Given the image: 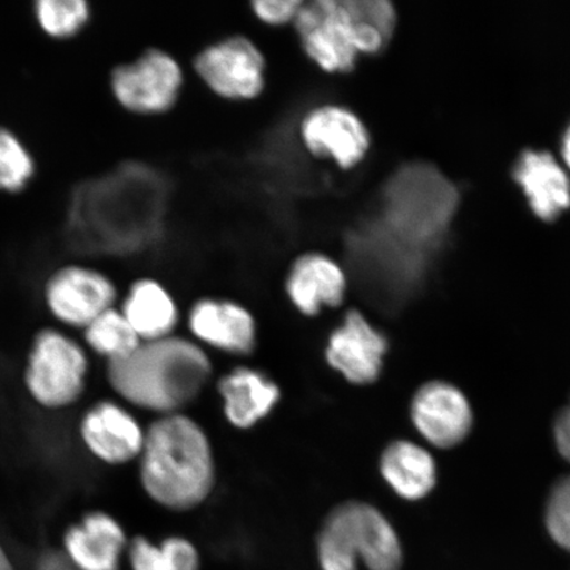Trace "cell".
I'll return each instance as SVG.
<instances>
[{
	"instance_id": "obj_30",
	"label": "cell",
	"mask_w": 570,
	"mask_h": 570,
	"mask_svg": "<svg viewBox=\"0 0 570 570\" xmlns=\"http://www.w3.org/2000/svg\"><path fill=\"white\" fill-rule=\"evenodd\" d=\"M0 570H13L9 556L6 554L2 546H0Z\"/></svg>"
},
{
	"instance_id": "obj_9",
	"label": "cell",
	"mask_w": 570,
	"mask_h": 570,
	"mask_svg": "<svg viewBox=\"0 0 570 570\" xmlns=\"http://www.w3.org/2000/svg\"><path fill=\"white\" fill-rule=\"evenodd\" d=\"M295 138L308 158L341 170L360 167L372 147L368 128L358 114L337 102L305 109L296 120Z\"/></svg>"
},
{
	"instance_id": "obj_21",
	"label": "cell",
	"mask_w": 570,
	"mask_h": 570,
	"mask_svg": "<svg viewBox=\"0 0 570 570\" xmlns=\"http://www.w3.org/2000/svg\"><path fill=\"white\" fill-rule=\"evenodd\" d=\"M141 344L118 305L106 311L82 331V345L105 363L126 358Z\"/></svg>"
},
{
	"instance_id": "obj_11",
	"label": "cell",
	"mask_w": 570,
	"mask_h": 570,
	"mask_svg": "<svg viewBox=\"0 0 570 570\" xmlns=\"http://www.w3.org/2000/svg\"><path fill=\"white\" fill-rule=\"evenodd\" d=\"M77 432L85 451L112 468L137 463L146 440V426L118 399L90 404L78 420Z\"/></svg>"
},
{
	"instance_id": "obj_28",
	"label": "cell",
	"mask_w": 570,
	"mask_h": 570,
	"mask_svg": "<svg viewBox=\"0 0 570 570\" xmlns=\"http://www.w3.org/2000/svg\"><path fill=\"white\" fill-rule=\"evenodd\" d=\"M553 436L560 454L570 463V403L556 417Z\"/></svg>"
},
{
	"instance_id": "obj_4",
	"label": "cell",
	"mask_w": 570,
	"mask_h": 570,
	"mask_svg": "<svg viewBox=\"0 0 570 570\" xmlns=\"http://www.w3.org/2000/svg\"><path fill=\"white\" fill-rule=\"evenodd\" d=\"M321 570H401L403 550L394 527L374 505L347 501L334 508L317 534Z\"/></svg>"
},
{
	"instance_id": "obj_8",
	"label": "cell",
	"mask_w": 570,
	"mask_h": 570,
	"mask_svg": "<svg viewBox=\"0 0 570 570\" xmlns=\"http://www.w3.org/2000/svg\"><path fill=\"white\" fill-rule=\"evenodd\" d=\"M305 59L325 75H348L358 66L360 36L352 0H305L292 27Z\"/></svg>"
},
{
	"instance_id": "obj_3",
	"label": "cell",
	"mask_w": 570,
	"mask_h": 570,
	"mask_svg": "<svg viewBox=\"0 0 570 570\" xmlns=\"http://www.w3.org/2000/svg\"><path fill=\"white\" fill-rule=\"evenodd\" d=\"M459 198L453 185L436 169L413 164L391 177L384 191L386 219L392 240L397 242L392 253L412 255L416 248L431 247L444 234ZM419 255V254H416Z\"/></svg>"
},
{
	"instance_id": "obj_12",
	"label": "cell",
	"mask_w": 570,
	"mask_h": 570,
	"mask_svg": "<svg viewBox=\"0 0 570 570\" xmlns=\"http://www.w3.org/2000/svg\"><path fill=\"white\" fill-rule=\"evenodd\" d=\"M187 326L191 340L206 352L245 358L258 346V324L246 305L227 297H199L190 305Z\"/></svg>"
},
{
	"instance_id": "obj_25",
	"label": "cell",
	"mask_w": 570,
	"mask_h": 570,
	"mask_svg": "<svg viewBox=\"0 0 570 570\" xmlns=\"http://www.w3.org/2000/svg\"><path fill=\"white\" fill-rule=\"evenodd\" d=\"M304 3L305 0H254L248 7L259 24L281 30L294 27Z\"/></svg>"
},
{
	"instance_id": "obj_17",
	"label": "cell",
	"mask_w": 570,
	"mask_h": 570,
	"mask_svg": "<svg viewBox=\"0 0 570 570\" xmlns=\"http://www.w3.org/2000/svg\"><path fill=\"white\" fill-rule=\"evenodd\" d=\"M62 541L67 558L78 570H119L130 540L116 517L91 510L69 527Z\"/></svg>"
},
{
	"instance_id": "obj_18",
	"label": "cell",
	"mask_w": 570,
	"mask_h": 570,
	"mask_svg": "<svg viewBox=\"0 0 570 570\" xmlns=\"http://www.w3.org/2000/svg\"><path fill=\"white\" fill-rule=\"evenodd\" d=\"M118 308L141 342L175 336L180 324V306L166 284L153 276L135 279Z\"/></svg>"
},
{
	"instance_id": "obj_22",
	"label": "cell",
	"mask_w": 570,
	"mask_h": 570,
	"mask_svg": "<svg viewBox=\"0 0 570 570\" xmlns=\"http://www.w3.org/2000/svg\"><path fill=\"white\" fill-rule=\"evenodd\" d=\"M35 18L49 36L69 39L88 26L91 7L85 0H39L35 3Z\"/></svg>"
},
{
	"instance_id": "obj_23",
	"label": "cell",
	"mask_w": 570,
	"mask_h": 570,
	"mask_svg": "<svg viewBox=\"0 0 570 570\" xmlns=\"http://www.w3.org/2000/svg\"><path fill=\"white\" fill-rule=\"evenodd\" d=\"M33 174L35 160L24 142L9 128L0 127V190H21Z\"/></svg>"
},
{
	"instance_id": "obj_20",
	"label": "cell",
	"mask_w": 570,
	"mask_h": 570,
	"mask_svg": "<svg viewBox=\"0 0 570 570\" xmlns=\"http://www.w3.org/2000/svg\"><path fill=\"white\" fill-rule=\"evenodd\" d=\"M381 472L390 487L410 501L430 494L436 483L432 455L410 441H396L384 449Z\"/></svg>"
},
{
	"instance_id": "obj_13",
	"label": "cell",
	"mask_w": 570,
	"mask_h": 570,
	"mask_svg": "<svg viewBox=\"0 0 570 570\" xmlns=\"http://www.w3.org/2000/svg\"><path fill=\"white\" fill-rule=\"evenodd\" d=\"M284 294L292 308L305 318L344 304L348 279L337 259L320 249H305L285 269Z\"/></svg>"
},
{
	"instance_id": "obj_19",
	"label": "cell",
	"mask_w": 570,
	"mask_h": 570,
	"mask_svg": "<svg viewBox=\"0 0 570 570\" xmlns=\"http://www.w3.org/2000/svg\"><path fill=\"white\" fill-rule=\"evenodd\" d=\"M514 180L544 223H553L570 208V178L552 154L527 149L519 156Z\"/></svg>"
},
{
	"instance_id": "obj_16",
	"label": "cell",
	"mask_w": 570,
	"mask_h": 570,
	"mask_svg": "<svg viewBox=\"0 0 570 570\" xmlns=\"http://www.w3.org/2000/svg\"><path fill=\"white\" fill-rule=\"evenodd\" d=\"M226 423L245 432L265 422L282 402L283 392L274 377L261 368L235 366L217 382Z\"/></svg>"
},
{
	"instance_id": "obj_29",
	"label": "cell",
	"mask_w": 570,
	"mask_h": 570,
	"mask_svg": "<svg viewBox=\"0 0 570 570\" xmlns=\"http://www.w3.org/2000/svg\"><path fill=\"white\" fill-rule=\"evenodd\" d=\"M561 156L564 160L567 168L570 170V125L567 127L564 135L561 139Z\"/></svg>"
},
{
	"instance_id": "obj_27",
	"label": "cell",
	"mask_w": 570,
	"mask_h": 570,
	"mask_svg": "<svg viewBox=\"0 0 570 570\" xmlns=\"http://www.w3.org/2000/svg\"><path fill=\"white\" fill-rule=\"evenodd\" d=\"M127 559L132 570H159L158 544L145 537L128 541Z\"/></svg>"
},
{
	"instance_id": "obj_5",
	"label": "cell",
	"mask_w": 570,
	"mask_h": 570,
	"mask_svg": "<svg viewBox=\"0 0 570 570\" xmlns=\"http://www.w3.org/2000/svg\"><path fill=\"white\" fill-rule=\"evenodd\" d=\"M90 360L82 342L60 327H42L28 347L23 370L27 395L39 409L62 412L82 401Z\"/></svg>"
},
{
	"instance_id": "obj_10",
	"label": "cell",
	"mask_w": 570,
	"mask_h": 570,
	"mask_svg": "<svg viewBox=\"0 0 570 570\" xmlns=\"http://www.w3.org/2000/svg\"><path fill=\"white\" fill-rule=\"evenodd\" d=\"M42 301L49 315L62 327L82 332L91 321L118 305L119 291L104 271L69 265L49 275Z\"/></svg>"
},
{
	"instance_id": "obj_26",
	"label": "cell",
	"mask_w": 570,
	"mask_h": 570,
	"mask_svg": "<svg viewBox=\"0 0 570 570\" xmlns=\"http://www.w3.org/2000/svg\"><path fill=\"white\" fill-rule=\"evenodd\" d=\"M159 570H199L202 558L197 547L184 537H168L158 544Z\"/></svg>"
},
{
	"instance_id": "obj_24",
	"label": "cell",
	"mask_w": 570,
	"mask_h": 570,
	"mask_svg": "<svg viewBox=\"0 0 570 570\" xmlns=\"http://www.w3.org/2000/svg\"><path fill=\"white\" fill-rule=\"evenodd\" d=\"M544 519L554 543L570 552V475L554 484L548 498Z\"/></svg>"
},
{
	"instance_id": "obj_2",
	"label": "cell",
	"mask_w": 570,
	"mask_h": 570,
	"mask_svg": "<svg viewBox=\"0 0 570 570\" xmlns=\"http://www.w3.org/2000/svg\"><path fill=\"white\" fill-rule=\"evenodd\" d=\"M210 355L188 337L141 342L126 358L106 363V382L118 401L155 417L187 412L212 381Z\"/></svg>"
},
{
	"instance_id": "obj_6",
	"label": "cell",
	"mask_w": 570,
	"mask_h": 570,
	"mask_svg": "<svg viewBox=\"0 0 570 570\" xmlns=\"http://www.w3.org/2000/svg\"><path fill=\"white\" fill-rule=\"evenodd\" d=\"M187 71L167 49L148 47L110 71L114 101L131 116L153 118L174 111L184 95Z\"/></svg>"
},
{
	"instance_id": "obj_14",
	"label": "cell",
	"mask_w": 570,
	"mask_h": 570,
	"mask_svg": "<svg viewBox=\"0 0 570 570\" xmlns=\"http://www.w3.org/2000/svg\"><path fill=\"white\" fill-rule=\"evenodd\" d=\"M387 347L386 337L366 316L358 309H351L327 338L325 361L346 382L368 386L381 375Z\"/></svg>"
},
{
	"instance_id": "obj_7",
	"label": "cell",
	"mask_w": 570,
	"mask_h": 570,
	"mask_svg": "<svg viewBox=\"0 0 570 570\" xmlns=\"http://www.w3.org/2000/svg\"><path fill=\"white\" fill-rule=\"evenodd\" d=\"M190 67L199 83L225 102H255L267 89V56L245 33L208 42L194 56Z\"/></svg>"
},
{
	"instance_id": "obj_1",
	"label": "cell",
	"mask_w": 570,
	"mask_h": 570,
	"mask_svg": "<svg viewBox=\"0 0 570 570\" xmlns=\"http://www.w3.org/2000/svg\"><path fill=\"white\" fill-rule=\"evenodd\" d=\"M142 493L160 509L189 512L217 487V460L208 432L187 412L155 417L137 461Z\"/></svg>"
},
{
	"instance_id": "obj_15",
	"label": "cell",
	"mask_w": 570,
	"mask_h": 570,
	"mask_svg": "<svg viewBox=\"0 0 570 570\" xmlns=\"http://www.w3.org/2000/svg\"><path fill=\"white\" fill-rule=\"evenodd\" d=\"M411 416L422 436L441 449L461 444L473 425L466 396L445 382L433 381L420 387L412 399Z\"/></svg>"
}]
</instances>
